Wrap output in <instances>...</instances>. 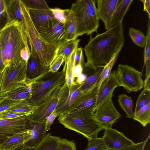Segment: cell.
I'll return each mask as SVG.
<instances>
[{
  "label": "cell",
  "instance_id": "6da1fadb",
  "mask_svg": "<svg viewBox=\"0 0 150 150\" xmlns=\"http://www.w3.org/2000/svg\"><path fill=\"white\" fill-rule=\"evenodd\" d=\"M89 40L83 50L87 62L85 66L95 70L104 67L121 44L124 42L122 22Z\"/></svg>",
  "mask_w": 150,
  "mask_h": 150
},
{
  "label": "cell",
  "instance_id": "7a4b0ae2",
  "mask_svg": "<svg viewBox=\"0 0 150 150\" xmlns=\"http://www.w3.org/2000/svg\"><path fill=\"white\" fill-rule=\"evenodd\" d=\"M0 48L6 67L21 57L24 49H30L25 28L20 23H12L0 33Z\"/></svg>",
  "mask_w": 150,
  "mask_h": 150
},
{
  "label": "cell",
  "instance_id": "3957f363",
  "mask_svg": "<svg viewBox=\"0 0 150 150\" xmlns=\"http://www.w3.org/2000/svg\"><path fill=\"white\" fill-rule=\"evenodd\" d=\"M20 4L24 20L25 32L30 47V54L39 59L41 64L49 67L55 58L59 45L45 42L41 38L30 18L28 9L21 0Z\"/></svg>",
  "mask_w": 150,
  "mask_h": 150
},
{
  "label": "cell",
  "instance_id": "277c9868",
  "mask_svg": "<svg viewBox=\"0 0 150 150\" xmlns=\"http://www.w3.org/2000/svg\"><path fill=\"white\" fill-rule=\"evenodd\" d=\"M93 108L67 112L60 115L59 122L69 129L81 134L89 141L104 129L95 120Z\"/></svg>",
  "mask_w": 150,
  "mask_h": 150
},
{
  "label": "cell",
  "instance_id": "5b68a950",
  "mask_svg": "<svg viewBox=\"0 0 150 150\" xmlns=\"http://www.w3.org/2000/svg\"><path fill=\"white\" fill-rule=\"evenodd\" d=\"M96 1L78 0L72 4L70 10L74 13L76 22V36L90 35L97 31L99 26Z\"/></svg>",
  "mask_w": 150,
  "mask_h": 150
},
{
  "label": "cell",
  "instance_id": "8992f818",
  "mask_svg": "<svg viewBox=\"0 0 150 150\" xmlns=\"http://www.w3.org/2000/svg\"><path fill=\"white\" fill-rule=\"evenodd\" d=\"M65 69L52 73L47 71L39 77L32 84V95L28 100L34 105L42 103L56 88L65 82Z\"/></svg>",
  "mask_w": 150,
  "mask_h": 150
},
{
  "label": "cell",
  "instance_id": "52a82bcc",
  "mask_svg": "<svg viewBox=\"0 0 150 150\" xmlns=\"http://www.w3.org/2000/svg\"><path fill=\"white\" fill-rule=\"evenodd\" d=\"M28 62L20 57L6 67L2 76L0 96L29 84L26 82Z\"/></svg>",
  "mask_w": 150,
  "mask_h": 150
},
{
  "label": "cell",
  "instance_id": "ba28073f",
  "mask_svg": "<svg viewBox=\"0 0 150 150\" xmlns=\"http://www.w3.org/2000/svg\"><path fill=\"white\" fill-rule=\"evenodd\" d=\"M116 73L120 86L128 93L137 92L144 87L142 73L127 64H119Z\"/></svg>",
  "mask_w": 150,
  "mask_h": 150
},
{
  "label": "cell",
  "instance_id": "9c48e42d",
  "mask_svg": "<svg viewBox=\"0 0 150 150\" xmlns=\"http://www.w3.org/2000/svg\"><path fill=\"white\" fill-rule=\"evenodd\" d=\"M121 117L114 105L112 97L98 108L93 114L95 120L104 130L112 128L113 124Z\"/></svg>",
  "mask_w": 150,
  "mask_h": 150
},
{
  "label": "cell",
  "instance_id": "30bf717a",
  "mask_svg": "<svg viewBox=\"0 0 150 150\" xmlns=\"http://www.w3.org/2000/svg\"><path fill=\"white\" fill-rule=\"evenodd\" d=\"M83 83L77 84L75 83L69 88L65 82L62 86L55 108L58 117L67 112L73 103L83 93L80 89Z\"/></svg>",
  "mask_w": 150,
  "mask_h": 150
},
{
  "label": "cell",
  "instance_id": "8fae6325",
  "mask_svg": "<svg viewBox=\"0 0 150 150\" xmlns=\"http://www.w3.org/2000/svg\"><path fill=\"white\" fill-rule=\"evenodd\" d=\"M30 115L13 118L0 119V135L10 136L29 129L31 121Z\"/></svg>",
  "mask_w": 150,
  "mask_h": 150
},
{
  "label": "cell",
  "instance_id": "7c38bea8",
  "mask_svg": "<svg viewBox=\"0 0 150 150\" xmlns=\"http://www.w3.org/2000/svg\"><path fill=\"white\" fill-rule=\"evenodd\" d=\"M55 89L30 115V120L37 122H42L55 109L58 102L60 90L62 86Z\"/></svg>",
  "mask_w": 150,
  "mask_h": 150
},
{
  "label": "cell",
  "instance_id": "4fadbf2b",
  "mask_svg": "<svg viewBox=\"0 0 150 150\" xmlns=\"http://www.w3.org/2000/svg\"><path fill=\"white\" fill-rule=\"evenodd\" d=\"M38 33L41 38L49 44L59 46L66 40L64 23L56 18L50 22L46 28Z\"/></svg>",
  "mask_w": 150,
  "mask_h": 150
},
{
  "label": "cell",
  "instance_id": "5bb4252c",
  "mask_svg": "<svg viewBox=\"0 0 150 150\" xmlns=\"http://www.w3.org/2000/svg\"><path fill=\"white\" fill-rule=\"evenodd\" d=\"M102 138L107 149L109 150H119L134 143L122 132L112 128L105 129Z\"/></svg>",
  "mask_w": 150,
  "mask_h": 150
},
{
  "label": "cell",
  "instance_id": "9a60e30c",
  "mask_svg": "<svg viewBox=\"0 0 150 150\" xmlns=\"http://www.w3.org/2000/svg\"><path fill=\"white\" fill-rule=\"evenodd\" d=\"M120 86L117 77L116 70L112 71L109 76L101 84L98 91L96 101L93 107L95 111L110 98L112 97L115 89Z\"/></svg>",
  "mask_w": 150,
  "mask_h": 150
},
{
  "label": "cell",
  "instance_id": "2e32d148",
  "mask_svg": "<svg viewBox=\"0 0 150 150\" xmlns=\"http://www.w3.org/2000/svg\"><path fill=\"white\" fill-rule=\"evenodd\" d=\"M121 0L96 1L98 17L103 23L106 30L115 10Z\"/></svg>",
  "mask_w": 150,
  "mask_h": 150
},
{
  "label": "cell",
  "instance_id": "e0dca14e",
  "mask_svg": "<svg viewBox=\"0 0 150 150\" xmlns=\"http://www.w3.org/2000/svg\"><path fill=\"white\" fill-rule=\"evenodd\" d=\"M51 8L41 10L28 8L31 19L38 33L46 28L50 22L55 18Z\"/></svg>",
  "mask_w": 150,
  "mask_h": 150
},
{
  "label": "cell",
  "instance_id": "ac0fdd59",
  "mask_svg": "<svg viewBox=\"0 0 150 150\" xmlns=\"http://www.w3.org/2000/svg\"><path fill=\"white\" fill-rule=\"evenodd\" d=\"M97 88L82 93L73 103L67 112L93 108L97 98Z\"/></svg>",
  "mask_w": 150,
  "mask_h": 150
},
{
  "label": "cell",
  "instance_id": "d6986e66",
  "mask_svg": "<svg viewBox=\"0 0 150 150\" xmlns=\"http://www.w3.org/2000/svg\"><path fill=\"white\" fill-rule=\"evenodd\" d=\"M29 129L31 139L25 145L33 149L42 141L46 135L47 131L46 120L41 122L31 120Z\"/></svg>",
  "mask_w": 150,
  "mask_h": 150
},
{
  "label": "cell",
  "instance_id": "ffe728a7",
  "mask_svg": "<svg viewBox=\"0 0 150 150\" xmlns=\"http://www.w3.org/2000/svg\"><path fill=\"white\" fill-rule=\"evenodd\" d=\"M49 67L43 66L39 59L30 54L28 61L26 71V82L33 83L39 77L49 71Z\"/></svg>",
  "mask_w": 150,
  "mask_h": 150
},
{
  "label": "cell",
  "instance_id": "44dd1931",
  "mask_svg": "<svg viewBox=\"0 0 150 150\" xmlns=\"http://www.w3.org/2000/svg\"><path fill=\"white\" fill-rule=\"evenodd\" d=\"M30 139L29 129L7 137V139L0 144V148L1 150L9 149L18 145L25 144Z\"/></svg>",
  "mask_w": 150,
  "mask_h": 150
},
{
  "label": "cell",
  "instance_id": "7402d4cb",
  "mask_svg": "<svg viewBox=\"0 0 150 150\" xmlns=\"http://www.w3.org/2000/svg\"><path fill=\"white\" fill-rule=\"evenodd\" d=\"M6 11L11 23H20L25 28L23 17L20 4V0H6Z\"/></svg>",
  "mask_w": 150,
  "mask_h": 150
},
{
  "label": "cell",
  "instance_id": "603a6c76",
  "mask_svg": "<svg viewBox=\"0 0 150 150\" xmlns=\"http://www.w3.org/2000/svg\"><path fill=\"white\" fill-rule=\"evenodd\" d=\"M133 1V0H121L115 10L106 30L122 22L125 14Z\"/></svg>",
  "mask_w": 150,
  "mask_h": 150
},
{
  "label": "cell",
  "instance_id": "cb8c5ba5",
  "mask_svg": "<svg viewBox=\"0 0 150 150\" xmlns=\"http://www.w3.org/2000/svg\"><path fill=\"white\" fill-rule=\"evenodd\" d=\"M65 39L67 41L76 39L77 26L75 16L70 10L67 16L65 22L64 23Z\"/></svg>",
  "mask_w": 150,
  "mask_h": 150
},
{
  "label": "cell",
  "instance_id": "d4e9b609",
  "mask_svg": "<svg viewBox=\"0 0 150 150\" xmlns=\"http://www.w3.org/2000/svg\"><path fill=\"white\" fill-rule=\"evenodd\" d=\"M124 45V42L121 44L115 53L112 56L108 62L103 68L97 86V96L101 84L110 75L112 67L116 63L120 52Z\"/></svg>",
  "mask_w": 150,
  "mask_h": 150
},
{
  "label": "cell",
  "instance_id": "484cf974",
  "mask_svg": "<svg viewBox=\"0 0 150 150\" xmlns=\"http://www.w3.org/2000/svg\"><path fill=\"white\" fill-rule=\"evenodd\" d=\"M60 138V137L54 136L51 133H49L32 150H58Z\"/></svg>",
  "mask_w": 150,
  "mask_h": 150
},
{
  "label": "cell",
  "instance_id": "4316f807",
  "mask_svg": "<svg viewBox=\"0 0 150 150\" xmlns=\"http://www.w3.org/2000/svg\"><path fill=\"white\" fill-rule=\"evenodd\" d=\"M80 41V40L79 39L70 41L65 40L58 47L57 56H63L66 61L74 50L78 48Z\"/></svg>",
  "mask_w": 150,
  "mask_h": 150
},
{
  "label": "cell",
  "instance_id": "83f0119b",
  "mask_svg": "<svg viewBox=\"0 0 150 150\" xmlns=\"http://www.w3.org/2000/svg\"><path fill=\"white\" fill-rule=\"evenodd\" d=\"M103 68L101 67L94 70L93 73L87 75L86 79L80 87V89L83 92L91 90L97 87Z\"/></svg>",
  "mask_w": 150,
  "mask_h": 150
},
{
  "label": "cell",
  "instance_id": "f1b7e54d",
  "mask_svg": "<svg viewBox=\"0 0 150 150\" xmlns=\"http://www.w3.org/2000/svg\"><path fill=\"white\" fill-rule=\"evenodd\" d=\"M24 86L17 88L0 96V99L6 98L14 100H28L31 95L26 90Z\"/></svg>",
  "mask_w": 150,
  "mask_h": 150
},
{
  "label": "cell",
  "instance_id": "f546056e",
  "mask_svg": "<svg viewBox=\"0 0 150 150\" xmlns=\"http://www.w3.org/2000/svg\"><path fill=\"white\" fill-rule=\"evenodd\" d=\"M118 101L121 108L125 113L126 117L133 118V103L131 98L125 94H120L118 96Z\"/></svg>",
  "mask_w": 150,
  "mask_h": 150
},
{
  "label": "cell",
  "instance_id": "4dcf8cb0",
  "mask_svg": "<svg viewBox=\"0 0 150 150\" xmlns=\"http://www.w3.org/2000/svg\"><path fill=\"white\" fill-rule=\"evenodd\" d=\"M37 107L38 106L32 104L28 100H23L3 112L33 113Z\"/></svg>",
  "mask_w": 150,
  "mask_h": 150
},
{
  "label": "cell",
  "instance_id": "1f68e13d",
  "mask_svg": "<svg viewBox=\"0 0 150 150\" xmlns=\"http://www.w3.org/2000/svg\"><path fill=\"white\" fill-rule=\"evenodd\" d=\"M145 127L150 123V103L141 108L135 114L132 118Z\"/></svg>",
  "mask_w": 150,
  "mask_h": 150
},
{
  "label": "cell",
  "instance_id": "d6a6232c",
  "mask_svg": "<svg viewBox=\"0 0 150 150\" xmlns=\"http://www.w3.org/2000/svg\"><path fill=\"white\" fill-rule=\"evenodd\" d=\"M73 67L74 59L72 53L68 59L65 62L64 67L65 69V82L69 88L75 83V79L72 73Z\"/></svg>",
  "mask_w": 150,
  "mask_h": 150
},
{
  "label": "cell",
  "instance_id": "836d02e7",
  "mask_svg": "<svg viewBox=\"0 0 150 150\" xmlns=\"http://www.w3.org/2000/svg\"><path fill=\"white\" fill-rule=\"evenodd\" d=\"M129 35L133 42L138 46L144 47L146 37L141 31L131 27L129 30Z\"/></svg>",
  "mask_w": 150,
  "mask_h": 150
},
{
  "label": "cell",
  "instance_id": "e575fe53",
  "mask_svg": "<svg viewBox=\"0 0 150 150\" xmlns=\"http://www.w3.org/2000/svg\"><path fill=\"white\" fill-rule=\"evenodd\" d=\"M12 23L6 11V0H0V33Z\"/></svg>",
  "mask_w": 150,
  "mask_h": 150
},
{
  "label": "cell",
  "instance_id": "d590c367",
  "mask_svg": "<svg viewBox=\"0 0 150 150\" xmlns=\"http://www.w3.org/2000/svg\"><path fill=\"white\" fill-rule=\"evenodd\" d=\"M150 103V90L144 88L138 96L134 112V114L141 108Z\"/></svg>",
  "mask_w": 150,
  "mask_h": 150
},
{
  "label": "cell",
  "instance_id": "8d00e7d4",
  "mask_svg": "<svg viewBox=\"0 0 150 150\" xmlns=\"http://www.w3.org/2000/svg\"><path fill=\"white\" fill-rule=\"evenodd\" d=\"M28 9L37 10L50 9L46 2L44 0H21Z\"/></svg>",
  "mask_w": 150,
  "mask_h": 150
},
{
  "label": "cell",
  "instance_id": "74e56055",
  "mask_svg": "<svg viewBox=\"0 0 150 150\" xmlns=\"http://www.w3.org/2000/svg\"><path fill=\"white\" fill-rule=\"evenodd\" d=\"M107 149L102 138L97 137L88 141L87 146L85 150H105Z\"/></svg>",
  "mask_w": 150,
  "mask_h": 150
},
{
  "label": "cell",
  "instance_id": "f35d334b",
  "mask_svg": "<svg viewBox=\"0 0 150 150\" xmlns=\"http://www.w3.org/2000/svg\"><path fill=\"white\" fill-rule=\"evenodd\" d=\"M148 29L146 32V41L144 47V65L147 62H150V18H149L148 22Z\"/></svg>",
  "mask_w": 150,
  "mask_h": 150
},
{
  "label": "cell",
  "instance_id": "ab89813d",
  "mask_svg": "<svg viewBox=\"0 0 150 150\" xmlns=\"http://www.w3.org/2000/svg\"><path fill=\"white\" fill-rule=\"evenodd\" d=\"M56 19L64 23L66 21L70 9H62L56 8H51Z\"/></svg>",
  "mask_w": 150,
  "mask_h": 150
},
{
  "label": "cell",
  "instance_id": "60d3db41",
  "mask_svg": "<svg viewBox=\"0 0 150 150\" xmlns=\"http://www.w3.org/2000/svg\"><path fill=\"white\" fill-rule=\"evenodd\" d=\"M58 150H76V144L73 141L60 138Z\"/></svg>",
  "mask_w": 150,
  "mask_h": 150
},
{
  "label": "cell",
  "instance_id": "b9f144b4",
  "mask_svg": "<svg viewBox=\"0 0 150 150\" xmlns=\"http://www.w3.org/2000/svg\"><path fill=\"white\" fill-rule=\"evenodd\" d=\"M0 113L3 112L23 100H14L6 98L1 99Z\"/></svg>",
  "mask_w": 150,
  "mask_h": 150
},
{
  "label": "cell",
  "instance_id": "7bdbcfd3",
  "mask_svg": "<svg viewBox=\"0 0 150 150\" xmlns=\"http://www.w3.org/2000/svg\"><path fill=\"white\" fill-rule=\"evenodd\" d=\"M65 61L63 56L60 55L57 56L50 66L49 71L52 73L57 72L61 65Z\"/></svg>",
  "mask_w": 150,
  "mask_h": 150
},
{
  "label": "cell",
  "instance_id": "ee69618b",
  "mask_svg": "<svg viewBox=\"0 0 150 150\" xmlns=\"http://www.w3.org/2000/svg\"><path fill=\"white\" fill-rule=\"evenodd\" d=\"M149 138V134L145 141L137 143H134L119 150H144L145 145Z\"/></svg>",
  "mask_w": 150,
  "mask_h": 150
},
{
  "label": "cell",
  "instance_id": "f6af8a7d",
  "mask_svg": "<svg viewBox=\"0 0 150 150\" xmlns=\"http://www.w3.org/2000/svg\"><path fill=\"white\" fill-rule=\"evenodd\" d=\"M33 113L2 112L0 113V119L17 118L23 116L30 115Z\"/></svg>",
  "mask_w": 150,
  "mask_h": 150
},
{
  "label": "cell",
  "instance_id": "bcb514c9",
  "mask_svg": "<svg viewBox=\"0 0 150 150\" xmlns=\"http://www.w3.org/2000/svg\"><path fill=\"white\" fill-rule=\"evenodd\" d=\"M57 117H58V115L57 110L56 109H55L46 118V124L47 131L50 130L51 125Z\"/></svg>",
  "mask_w": 150,
  "mask_h": 150
},
{
  "label": "cell",
  "instance_id": "7dc6e473",
  "mask_svg": "<svg viewBox=\"0 0 150 150\" xmlns=\"http://www.w3.org/2000/svg\"><path fill=\"white\" fill-rule=\"evenodd\" d=\"M85 62L79 64L73 67V75L74 79L77 77L81 74L83 73V68L85 65Z\"/></svg>",
  "mask_w": 150,
  "mask_h": 150
},
{
  "label": "cell",
  "instance_id": "c3c4849f",
  "mask_svg": "<svg viewBox=\"0 0 150 150\" xmlns=\"http://www.w3.org/2000/svg\"><path fill=\"white\" fill-rule=\"evenodd\" d=\"M6 67L4 64L0 48V90L4 72Z\"/></svg>",
  "mask_w": 150,
  "mask_h": 150
},
{
  "label": "cell",
  "instance_id": "681fc988",
  "mask_svg": "<svg viewBox=\"0 0 150 150\" xmlns=\"http://www.w3.org/2000/svg\"><path fill=\"white\" fill-rule=\"evenodd\" d=\"M144 6V11L146 12L148 15L149 18H150V0H141Z\"/></svg>",
  "mask_w": 150,
  "mask_h": 150
},
{
  "label": "cell",
  "instance_id": "f907efd6",
  "mask_svg": "<svg viewBox=\"0 0 150 150\" xmlns=\"http://www.w3.org/2000/svg\"><path fill=\"white\" fill-rule=\"evenodd\" d=\"M87 75L84 73H82L77 77L75 83L77 84H81L83 83L86 79Z\"/></svg>",
  "mask_w": 150,
  "mask_h": 150
},
{
  "label": "cell",
  "instance_id": "816d5d0a",
  "mask_svg": "<svg viewBox=\"0 0 150 150\" xmlns=\"http://www.w3.org/2000/svg\"><path fill=\"white\" fill-rule=\"evenodd\" d=\"M11 150H32V149L25 146V144L18 145Z\"/></svg>",
  "mask_w": 150,
  "mask_h": 150
},
{
  "label": "cell",
  "instance_id": "f5cc1de1",
  "mask_svg": "<svg viewBox=\"0 0 150 150\" xmlns=\"http://www.w3.org/2000/svg\"><path fill=\"white\" fill-rule=\"evenodd\" d=\"M143 88L150 90V75L145 77L144 82Z\"/></svg>",
  "mask_w": 150,
  "mask_h": 150
},
{
  "label": "cell",
  "instance_id": "db71d44e",
  "mask_svg": "<svg viewBox=\"0 0 150 150\" xmlns=\"http://www.w3.org/2000/svg\"><path fill=\"white\" fill-rule=\"evenodd\" d=\"M146 67L145 77L150 75V62H146L144 66Z\"/></svg>",
  "mask_w": 150,
  "mask_h": 150
},
{
  "label": "cell",
  "instance_id": "11a10c76",
  "mask_svg": "<svg viewBox=\"0 0 150 150\" xmlns=\"http://www.w3.org/2000/svg\"><path fill=\"white\" fill-rule=\"evenodd\" d=\"M7 138V137L0 135V143L4 141Z\"/></svg>",
  "mask_w": 150,
  "mask_h": 150
},
{
  "label": "cell",
  "instance_id": "9f6ffc18",
  "mask_svg": "<svg viewBox=\"0 0 150 150\" xmlns=\"http://www.w3.org/2000/svg\"><path fill=\"white\" fill-rule=\"evenodd\" d=\"M12 149V148L11 149H8V150H11Z\"/></svg>",
  "mask_w": 150,
  "mask_h": 150
},
{
  "label": "cell",
  "instance_id": "6f0895ef",
  "mask_svg": "<svg viewBox=\"0 0 150 150\" xmlns=\"http://www.w3.org/2000/svg\"><path fill=\"white\" fill-rule=\"evenodd\" d=\"M105 150H108V149H105Z\"/></svg>",
  "mask_w": 150,
  "mask_h": 150
},
{
  "label": "cell",
  "instance_id": "680465c9",
  "mask_svg": "<svg viewBox=\"0 0 150 150\" xmlns=\"http://www.w3.org/2000/svg\"><path fill=\"white\" fill-rule=\"evenodd\" d=\"M0 144H1V143H0ZM0 150H1V149H0Z\"/></svg>",
  "mask_w": 150,
  "mask_h": 150
},
{
  "label": "cell",
  "instance_id": "91938a15",
  "mask_svg": "<svg viewBox=\"0 0 150 150\" xmlns=\"http://www.w3.org/2000/svg\"><path fill=\"white\" fill-rule=\"evenodd\" d=\"M0 101H1V99H0Z\"/></svg>",
  "mask_w": 150,
  "mask_h": 150
}]
</instances>
